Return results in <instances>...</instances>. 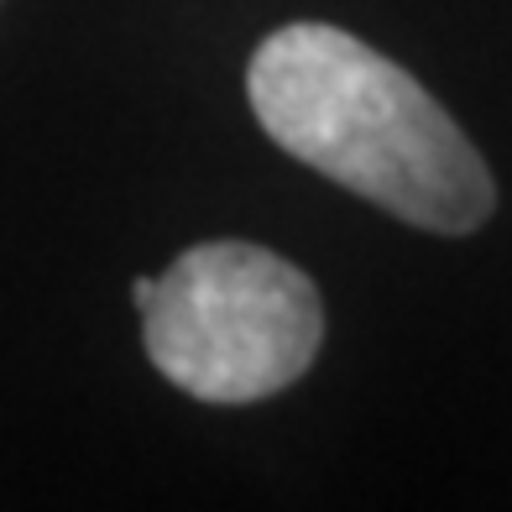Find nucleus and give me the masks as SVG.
<instances>
[{
	"label": "nucleus",
	"mask_w": 512,
	"mask_h": 512,
	"mask_svg": "<svg viewBox=\"0 0 512 512\" xmlns=\"http://www.w3.org/2000/svg\"><path fill=\"white\" fill-rule=\"evenodd\" d=\"M246 95L288 157L408 225L465 236L497 209L492 168L408 68L361 37L293 21L251 53Z\"/></svg>",
	"instance_id": "nucleus-1"
},
{
	"label": "nucleus",
	"mask_w": 512,
	"mask_h": 512,
	"mask_svg": "<svg viewBox=\"0 0 512 512\" xmlns=\"http://www.w3.org/2000/svg\"><path fill=\"white\" fill-rule=\"evenodd\" d=\"M152 366L199 403H262L293 387L324 345V304L267 246L209 241L157 277L142 309Z\"/></svg>",
	"instance_id": "nucleus-2"
},
{
	"label": "nucleus",
	"mask_w": 512,
	"mask_h": 512,
	"mask_svg": "<svg viewBox=\"0 0 512 512\" xmlns=\"http://www.w3.org/2000/svg\"><path fill=\"white\" fill-rule=\"evenodd\" d=\"M152 298H157V277H136V283H131V304H136V309H147Z\"/></svg>",
	"instance_id": "nucleus-3"
}]
</instances>
